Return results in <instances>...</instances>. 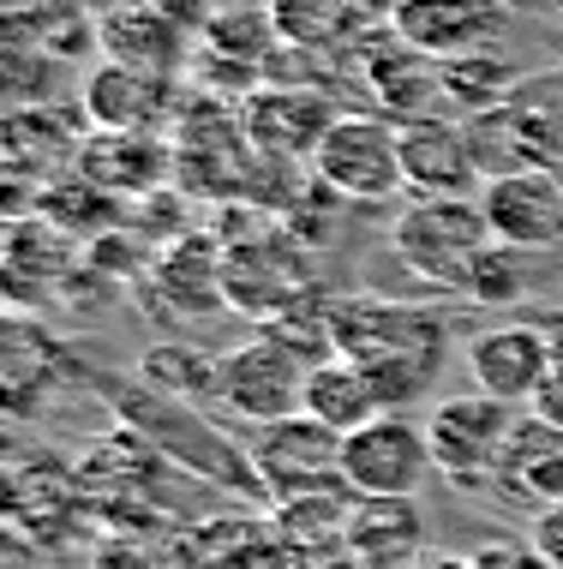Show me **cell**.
<instances>
[{
    "instance_id": "5bb4252c",
    "label": "cell",
    "mask_w": 563,
    "mask_h": 569,
    "mask_svg": "<svg viewBox=\"0 0 563 569\" xmlns=\"http://www.w3.org/2000/svg\"><path fill=\"white\" fill-rule=\"evenodd\" d=\"M504 24H510L504 0H395L390 7V30L408 37L414 49H425L432 60L492 49Z\"/></svg>"
},
{
    "instance_id": "52a82bcc",
    "label": "cell",
    "mask_w": 563,
    "mask_h": 569,
    "mask_svg": "<svg viewBox=\"0 0 563 569\" xmlns=\"http://www.w3.org/2000/svg\"><path fill=\"white\" fill-rule=\"evenodd\" d=\"M306 378H312V360L270 330L217 353V402L252 426H277L306 413Z\"/></svg>"
},
{
    "instance_id": "ac0fdd59",
    "label": "cell",
    "mask_w": 563,
    "mask_h": 569,
    "mask_svg": "<svg viewBox=\"0 0 563 569\" xmlns=\"http://www.w3.org/2000/svg\"><path fill=\"white\" fill-rule=\"evenodd\" d=\"M510 503H527V510H552L563 503V432L557 426L522 413L510 432V450L497 461V486Z\"/></svg>"
},
{
    "instance_id": "603a6c76",
    "label": "cell",
    "mask_w": 563,
    "mask_h": 569,
    "mask_svg": "<svg viewBox=\"0 0 563 569\" xmlns=\"http://www.w3.org/2000/svg\"><path fill=\"white\" fill-rule=\"evenodd\" d=\"M545 252H527V246H510V240H492L485 252L474 258V270H468L462 282V300H480V306H515L527 295V282H534Z\"/></svg>"
},
{
    "instance_id": "7402d4cb",
    "label": "cell",
    "mask_w": 563,
    "mask_h": 569,
    "mask_svg": "<svg viewBox=\"0 0 563 569\" xmlns=\"http://www.w3.org/2000/svg\"><path fill=\"white\" fill-rule=\"evenodd\" d=\"M139 383L174 396V402L204 408V402H217V353H198L187 342H162L139 360Z\"/></svg>"
},
{
    "instance_id": "9a60e30c",
    "label": "cell",
    "mask_w": 563,
    "mask_h": 569,
    "mask_svg": "<svg viewBox=\"0 0 563 569\" xmlns=\"http://www.w3.org/2000/svg\"><path fill=\"white\" fill-rule=\"evenodd\" d=\"M360 54H366V84L378 97V114L402 120V127L425 114H444V60H432L408 37H395V30H378Z\"/></svg>"
},
{
    "instance_id": "2e32d148",
    "label": "cell",
    "mask_w": 563,
    "mask_h": 569,
    "mask_svg": "<svg viewBox=\"0 0 563 569\" xmlns=\"http://www.w3.org/2000/svg\"><path fill=\"white\" fill-rule=\"evenodd\" d=\"M79 174L90 187L127 198V192H150L174 174V144L162 132H90Z\"/></svg>"
},
{
    "instance_id": "3957f363",
    "label": "cell",
    "mask_w": 563,
    "mask_h": 569,
    "mask_svg": "<svg viewBox=\"0 0 563 569\" xmlns=\"http://www.w3.org/2000/svg\"><path fill=\"white\" fill-rule=\"evenodd\" d=\"M492 240L497 234L480 198H414L390 222V252L408 264V276H420L425 288H444V295H462L474 258Z\"/></svg>"
},
{
    "instance_id": "6da1fadb",
    "label": "cell",
    "mask_w": 563,
    "mask_h": 569,
    "mask_svg": "<svg viewBox=\"0 0 563 569\" xmlns=\"http://www.w3.org/2000/svg\"><path fill=\"white\" fill-rule=\"evenodd\" d=\"M330 336H336V353L372 372L390 413H414V402L432 390V378L444 372V353H450V318L438 306H408L384 295L336 300Z\"/></svg>"
},
{
    "instance_id": "4fadbf2b",
    "label": "cell",
    "mask_w": 563,
    "mask_h": 569,
    "mask_svg": "<svg viewBox=\"0 0 563 569\" xmlns=\"http://www.w3.org/2000/svg\"><path fill=\"white\" fill-rule=\"evenodd\" d=\"M492 234L527 252H557L563 246V174L557 168H527V174H497L480 192Z\"/></svg>"
},
{
    "instance_id": "5b68a950",
    "label": "cell",
    "mask_w": 563,
    "mask_h": 569,
    "mask_svg": "<svg viewBox=\"0 0 563 569\" xmlns=\"http://www.w3.org/2000/svg\"><path fill=\"white\" fill-rule=\"evenodd\" d=\"M515 420H522V408L497 402V396H485V390L432 402L425 438H432V456H438V480H450L455 491H492Z\"/></svg>"
},
{
    "instance_id": "e0dca14e",
    "label": "cell",
    "mask_w": 563,
    "mask_h": 569,
    "mask_svg": "<svg viewBox=\"0 0 563 569\" xmlns=\"http://www.w3.org/2000/svg\"><path fill=\"white\" fill-rule=\"evenodd\" d=\"M97 37L109 60H127V67H144V72H162L174 79L180 60H187V24L169 19L162 7L150 0H127V7H109L97 19Z\"/></svg>"
},
{
    "instance_id": "d6986e66",
    "label": "cell",
    "mask_w": 563,
    "mask_h": 569,
    "mask_svg": "<svg viewBox=\"0 0 563 569\" xmlns=\"http://www.w3.org/2000/svg\"><path fill=\"white\" fill-rule=\"evenodd\" d=\"M270 19H277V37L294 42V49H366L378 37V0H270Z\"/></svg>"
},
{
    "instance_id": "9c48e42d",
    "label": "cell",
    "mask_w": 563,
    "mask_h": 569,
    "mask_svg": "<svg viewBox=\"0 0 563 569\" xmlns=\"http://www.w3.org/2000/svg\"><path fill=\"white\" fill-rule=\"evenodd\" d=\"M462 360H468L474 390H485V396H497V402L527 413L534 396H540V383H545V372L557 366V348H552V336H545L540 318L527 312V318H515V325H492V330L468 336Z\"/></svg>"
},
{
    "instance_id": "ba28073f",
    "label": "cell",
    "mask_w": 563,
    "mask_h": 569,
    "mask_svg": "<svg viewBox=\"0 0 563 569\" xmlns=\"http://www.w3.org/2000/svg\"><path fill=\"white\" fill-rule=\"evenodd\" d=\"M342 473H348V491L366 503H414L425 480L438 473L425 420H414V413H378L372 426L348 432Z\"/></svg>"
},
{
    "instance_id": "8fae6325",
    "label": "cell",
    "mask_w": 563,
    "mask_h": 569,
    "mask_svg": "<svg viewBox=\"0 0 563 569\" xmlns=\"http://www.w3.org/2000/svg\"><path fill=\"white\" fill-rule=\"evenodd\" d=\"M240 127H247L252 157L264 162H312L324 132L336 127V109H330L318 90L288 84V90H252L247 109H240Z\"/></svg>"
},
{
    "instance_id": "8992f818",
    "label": "cell",
    "mask_w": 563,
    "mask_h": 569,
    "mask_svg": "<svg viewBox=\"0 0 563 569\" xmlns=\"http://www.w3.org/2000/svg\"><path fill=\"white\" fill-rule=\"evenodd\" d=\"M252 468L264 480L270 503H312V498H354L342 473V432L318 426L312 413L258 426L252 432Z\"/></svg>"
},
{
    "instance_id": "44dd1931",
    "label": "cell",
    "mask_w": 563,
    "mask_h": 569,
    "mask_svg": "<svg viewBox=\"0 0 563 569\" xmlns=\"http://www.w3.org/2000/svg\"><path fill=\"white\" fill-rule=\"evenodd\" d=\"M522 72L510 67V60H497V54H455V60H444V114H455L462 109L468 120L474 114H492V109H504V102L515 97V84Z\"/></svg>"
},
{
    "instance_id": "7a4b0ae2",
    "label": "cell",
    "mask_w": 563,
    "mask_h": 569,
    "mask_svg": "<svg viewBox=\"0 0 563 569\" xmlns=\"http://www.w3.org/2000/svg\"><path fill=\"white\" fill-rule=\"evenodd\" d=\"M109 408L127 432H139L162 461H174L180 473L204 486H222L234 498H264V480L252 468V450H240L234 438L222 432L217 420H204L192 402H174V396L150 390V383H109Z\"/></svg>"
},
{
    "instance_id": "cb8c5ba5",
    "label": "cell",
    "mask_w": 563,
    "mask_h": 569,
    "mask_svg": "<svg viewBox=\"0 0 563 569\" xmlns=\"http://www.w3.org/2000/svg\"><path fill=\"white\" fill-rule=\"evenodd\" d=\"M534 551H540L545 569H563V503L540 510V521H534Z\"/></svg>"
},
{
    "instance_id": "30bf717a",
    "label": "cell",
    "mask_w": 563,
    "mask_h": 569,
    "mask_svg": "<svg viewBox=\"0 0 563 569\" xmlns=\"http://www.w3.org/2000/svg\"><path fill=\"white\" fill-rule=\"evenodd\" d=\"M402 168L414 198H474L485 192V168L462 114H425L402 127Z\"/></svg>"
},
{
    "instance_id": "277c9868",
    "label": "cell",
    "mask_w": 563,
    "mask_h": 569,
    "mask_svg": "<svg viewBox=\"0 0 563 569\" xmlns=\"http://www.w3.org/2000/svg\"><path fill=\"white\" fill-rule=\"evenodd\" d=\"M312 180L330 198L348 204H384V198L408 192L402 168V120L390 114H336L312 157Z\"/></svg>"
},
{
    "instance_id": "d4e9b609",
    "label": "cell",
    "mask_w": 563,
    "mask_h": 569,
    "mask_svg": "<svg viewBox=\"0 0 563 569\" xmlns=\"http://www.w3.org/2000/svg\"><path fill=\"white\" fill-rule=\"evenodd\" d=\"M527 413L563 432V360L552 366V372H545V383H540V396H534V408H527Z\"/></svg>"
},
{
    "instance_id": "7c38bea8",
    "label": "cell",
    "mask_w": 563,
    "mask_h": 569,
    "mask_svg": "<svg viewBox=\"0 0 563 569\" xmlns=\"http://www.w3.org/2000/svg\"><path fill=\"white\" fill-rule=\"evenodd\" d=\"M84 114L90 132H169L180 114V84L127 60H102L84 79Z\"/></svg>"
},
{
    "instance_id": "ffe728a7",
    "label": "cell",
    "mask_w": 563,
    "mask_h": 569,
    "mask_svg": "<svg viewBox=\"0 0 563 569\" xmlns=\"http://www.w3.org/2000/svg\"><path fill=\"white\" fill-rule=\"evenodd\" d=\"M306 413L318 426H330V432L348 438V432L372 426L378 413H390V408H384V396H378L366 366L348 360V353H330V360H318L312 378H306Z\"/></svg>"
}]
</instances>
